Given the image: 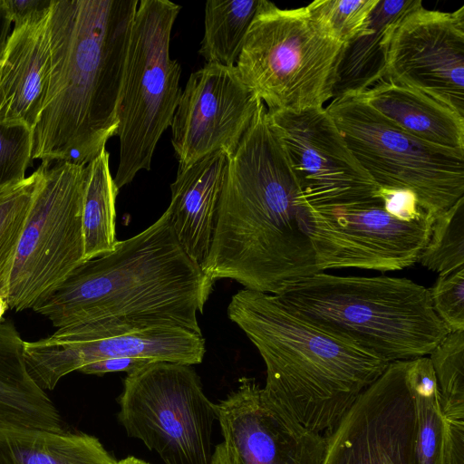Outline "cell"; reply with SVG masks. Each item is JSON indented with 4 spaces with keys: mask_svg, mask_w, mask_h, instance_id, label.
I'll return each instance as SVG.
<instances>
[{
    "mask_svg": "<svg viewBox=\"0 0 464 464\" xmlns=\"http://www.w3.org/2000/svg\"><path fill=\"white\" fill-rule=\"evenodd\" d=\"M378 197L383 208L399 219L412 221L432 217L422 209L417 196L411 190L379 187Z\"/></svg>",
    "mask_w": 464,
    "mask_h": 464,
    "instance_id": "33",
    "label": "cell"
},
{
    "mask_svg": "<svg viewBox=\"0 0 464 464\" xmlns=\"http://www.w3.org/2000/svg\"><path fill=\"white\" fill-rule=\"evenodd\" d=\"M358 95L407 133L433 145L464 151V117L432 97L388 80Z\"/></svg>",
    "mask_w": 464,
    "mask_h": 464,
    "instance_id": "21",
    "label": "cell"
},
{
    "mask_svg": "<svg viewBox=\"0 0 464 464\" xmlns=\"http://www.w3.org/2000/svg\"><path fill=\"white\" fill-rule=\"evenodd\" d=\"M260 0H209L199 54L208 63L236 66Z\"/></svg>",
    "mask_w": 464,
    "mask_h": 464,
    "instance_id": "26",
    "label": "cell"
},
{
    "mask_svg": "<svg viewBox=\"0 0 464 464\" xmlns=\"http://www.w3.org/2000/svg\"><path fill=\"white\" fill-rule=\"evenodd\" d=\"M94 436L34 430H0V464H117Z\"/></svg>",
    "mask_w": 464,
    "mask_h": 464,
    "instance_id": "23",
    "label": "cell"
},
{
    "mask_svg": "<svg viewBox=\"0 0 464 464\" xmlns=\"http://www.w3.org/2000/svg\"><path fill=\"white\" fill-rule=\"evenodd\" d=\"M214 282L185 252L165 211L113 251L83 261L32 309L74 341L155 328L202 335L198 314Z\"/></svg>",
    "mask_w": 464,
    "mask_h": 464,
    "instance_id": "1",
    "label": "cell"
},
{
    "mask_svg": "<svg viewBox=\"0 0 464 464\" xmlns=\"http://www.w3.org/2000/svg\"><path fill=\"white\" fill-rule=\"evenodd\" d=\"M150 362H154L149 359L117 357L108 358L104 360L91 362L79 370L85 374L102 375L109 372H132Z\"/></svg>",
    "mask_w": 464,
    "mask_h": 464,
    "instance_id": "34",
    "label": "cell"
},
{
    "mask_svg": "<svg viewBox=\"0 0 464 464\" xmlns=\"http://www.w3.org/2000/svg\"><path fill=\"white\" fill-rule=\"evenodd\" d=\"M50 72L48 7L14 24L0 51V125L32 131L44 105Z\"/></svg>",
    "mask_w": 464,
    "mask_h": 464,
    "instance_id": "18",
    "label": "cell"
},
{
    "mask_svg": "<svg viewBox=\"0 0 464 464\" xmlns=\"http://www.w3.org/2000/svg\"><path fill=\"white\" fill-rule=\"evenodd\" d=\"M7 309H9L8 304H7V299H5L4 297H0V321L2 319L3 314H5V312Z\"/></svg>",
    "mask_w": 464,
    "mask_h": 464,
    "instance_id": "38",
    "label": "cell"
},
{
    "mask_svg": "<svg viewBox=\"0 0 464 464\" xmlns=\"http://www.w3.org/2000/svg\"><path fill=\"white\" fill-rule=\"evenodd\" d=\"M276 295L295 316L388 362L428 356L449 333L429 289L408 278L321 271Z\"/></svg>",
    "mask_w": 464,
    "mask_h": 464,
    "instance_id": "5",
    "label": "cell"
},
{
    "mask_svg": "<svg viewBox=\"0 0 464 464\" xmlns=\"http://www.w3.org/2000/svg\"><path fill=\"white\" fill-rule=\"evenodd\" d=\"M343 47L305 7L260 0L236 68L269 112L319 108L333 99Z\"/></svg>",
    "mask_w": 464,
    "mask_h": 464,
    "instance_id": "6",
    "label": "cell"
},
{
    "mask_svg": "<svg viewBox=\"0 0 464 464\" xmlns=\"http://www.w3.org/2000/svg\"><path fill=\"white\" fill-rule=\"evenodd\" d=\"M428 289L433 310L449 333L464 331V266L440 275Z\"/></svg>",
    "mask_w": 464,
    "mask_h": 464,
    "instance_id": "32",
    "label": "cell"
},
{
    "mask_svg": "<svg viewBox=\"0 0 464 464\" xmlns=\"http://www.w3.org/2000/svg\"><path fill=\"white\" fill-rule=\"evenodd\" d=\"M86 166L42 161L10 278L7 304L32 309L84 261Z\"/></svg>",
    "mask_w": 464,
    "mask_h": 464,
    "instance_id": "9",
    "label": "cell"
},
{
    "mask_svg": "<svg viewBox=\"0 0 464 464\" xmlns=\"http://www.w3.org/2000/svg\"><path fill=\"white\" fill-rule=\"evenodd\" d=\"M24 341L13 324L0 321V430L65 431L60 412L30 374Z\"/></svg>",
    "mask_w": 464,
    "mask_h": 464,
    "instance_id": "20",
    "label": "cell"
},
{
    "mask_svg": "<svg viewBox=\"0 0 464 464\" xmlns=\"http://www.w3.org/2000/svg\"><path fill=\"white\" fill-rule=\"evenodd\" d=\"M406 373L414 403L418 464H442L444 419L429 356L407 360Z\"/></svg>",
    "mask_w": 464,
    "mask_h": 464,
    "instance_id": "25",
    "label": "cell"
},
{
    "mask_svg": "<svg viewBox=\"0 0 464 464\" xmlns=\"http://www.w3.org/2000/svg\"><path fill=\"white\" fill-rule=\"evenodd\" d=\"M181 9L168 0H141L132 21L117 105L118 189L150 170L162 133L181 95V69L169 55L170 34Z\"/></svg>",
    "mask_w": 464,
    "mask_h": 464,
    "instance_id": "7",
    "label": "cell"
},
{
    "mask_svg": "<svg viewBox=\"0 0 464 464\" xmlns=\"http://www.w3.org/2000/svg\"><path fill=\"white\" fill-rule=\"evenodd\" d=\"M421 5L420 0L378 1L365 28L343 47L334 78L333 99L346 94H360L384 80L392 27L406 13Z\"/></svg>",
    "mask_w": 464,
    "mask_h": 464,
    "instance_id": "22",
    "label": "cell"
},
{
    "mask_svg": "<svg viewBox=\"0 0 464 464\" xmlns=\"http://www.w3.org/2000/svg\"><path fill=\"white\" fill-rule=\"evenodd\" d=\"M262 103L236 66L207 63L191 73L170 125L179 166L217 151L230 155Z\"/></svg>",
    "mask_w": 464,
    "mask_h": 464,
    "instance_id": "15",
    "label": "cell"
},
{
    "mask_svg": "<svg viewBox=\"0 0 464 464\" xmlns=\"http://www.w3.org/2000/svg\"><path fill=\"white\" fill-rule=\"evenodd\" d=\"M110 155L104 149L86 165V188L82 210L84 261L114 250L115 201L119 189L110 169Z\"/></svg>",
    "mask_w": 464,
    "mask_h": 464,
    "instance_id": "24",
    "label": "cell"
},
{
    "mask_svg": "<svg viewBox=\"0 0 464 464\" xmlns=\"http://www.w3.org/2000/svg\"><path fill=\"white\" fill-rule=\"evenodd\" d=\"M139 0H53L51 72L31 160L86 166L117 136V105Z\"/></svg>",
    "mask_w": 464,
    "mask_h": 464,
    "instance_id": "3",
    "label": "cell"
},
{
    "mask_svg": "<svg viewBox=\"0 0 464 464\" xmlns=\"http://www.w3.org/2000/svg\"><path fill=\"white\" fill-rule=\"evenodd\" d=\"M117 464H150V463H148L144 460H141L140 459L130 456V457H127V458L120 460L119 462H117Z\"/></svg>",
    "mask_w": 464,
    "mask_h": 464,
    "instance_id": "37",
    "label": "cell"
},
{
    "mask_svg": "<svg viewBox=\"0 0 464 464\" xmlns=\"http://www.w3.org/2000/svg\"><path fill=\"white\" fill-rule=\"evenodd\" d=\"M10 24L0 14V51L8 38ZM31 134L24 127L0 125V187L25 178L31 160Z\"/></svg>",
    "mask_w": 464,
    "mask_h": 464,
    "instance_id": "31",
    "label": "cell"
},
{
    "mask_svg": "<svg viewBox=\"0 0 464 464\" xmlns=\"http://www.w3.org/2000/svg\"><path fill=\"white\" fill-rule=\"evenodd\" d=\"M306 208L285 148L262 103L227 156L203 272L213 281L228 278L272 295L320 272Z\"/></svg>",
    "mask_w": 464,
    "mask_h": 464,
    "instance_id": "2",
    "label": "cell"
},
{
    "mask_svg": "<svg viewBox=\"0 0 464 464\" xmlns=\"http://www.w3.org/2000/svg\"><path fill=\"white\" fill-rule=\"evenodd\" d=\"M325 109L379 187L411 190L434 218L464 198V151L407 133L358 94L334 98Z\"/></svg>",
    "mask_w": 464,
    "mask_h": 464,
    "instance_id": "8",
    "label": "cell"
},
{
    "mask_svg": "<svg viewBox=\"0 0 464 464\" xmlns=\"http://www.w3.org/2000/svg\"><path fill=\"white\" fill-rule=\"evenodd\" d=\"M216 406L223 442L236 464H322L326 437L271 402L254 379H240Z\"/></svg>",
    "mask_w": 464,
    "mask_h": 464,
    "instance_id": "16",
    "label": "cell"
},
{
    "mask_svg": "<svg viewBox=\"0 0 464 464\" xmlns=\"http://www.w3.org/2000/svg\"><path fill=\"white\" fill-rule=\"evenodd\" d=\"M191 366L154 362L124 380L119 420L165 464H211L217 406Z\"/></svg>",
    "mask_w": 464,
    "mask_h": 464,
    "instance_id": "10",
    "label": "cell"
},
{
    "mask_svg": "<svg viewBox=\"0 0 464 464\" xmlns=\"http://www.w3.org/2000/svg\"><path fill=\"white\" fill-rule=\"evenodd\" d=\"M267 116L285 148L306 206L330 210L382 202L379 186L325 108L267 111Z\"/></svg>",
    "mask_w": 464,
    "mask_h": 464,
    "instance_id": "11",
    "label": "cell"
},
{
    "mask_svg": "<svg viewBox=\"0 0 464 464\" xmlns=\"http://www.w3.org/2000/svg\"><path fill=\"white\" fill-rule=\"evenodd\" d=\"M379 0H323L305 6L308 14L343 45L366 26Z\"/></svg>",
    "mask_w": 464,
    "mask_h": 464,
    "instance_id": "30",
    "label": "cell"
},
{
    "mask_svg": "<svg viewBox=\"0 0 464 464\" xmlns=\"http://www.w3.org/2000/svg\"><path fill=\"white\" fill-rule=\"evenodd\" d=\"M51 4L52 0H0V14L17 24L34 13L50 7Z\"/></svg>",
    "mask_w": 464,
    "mask_h": 464,
    "instance_id": "35",
    "label": "cell"
},
{
    "mask_svg": "<svg viewBox=\"0 0 464 464\" xmlns=\"http://www.w3.org/2000/svg\"><path fill=\"white\" fill-rule=\"evenodd\" d=\"M384 80L417 90L464 117V6L452 12L423 5L392 27Z\"/></svg>",
    "mask_w": 464,
    "mask_h": 464,
    "instance_id": "14",
    "label": "cell"
},
{
    "mask_svg": "<svg viewBox=\"0 0 464 464\" xmlns=\"http://www.w3.org/2000/svg\"><path fill=\"white\" fill-rule=\"evenodd\" d=\"M429 358L444 420L464 421V331L448 333Z\"/></svg>",
    "mask_w": 464,
    "mask_h": 464,
    "instance_id": "28",
    "label": "cell"
},
{
    "mask_svg": "<svg viewBox=\"0 0 464 464\" xmlns=\"http://www.w3.org/2000/svg\"><path fill=\"white\" fill-rule=\"evenodd\" d=\"M205 352L203 336L183 328L148 329L89 341L53 333L24 343L28 371L44 391L53 390L63 376L100 360L130 357L193 365L202 362Z\"/></svg>",
    "mask_w": 464,
    "mask_h": 464,
    "instance_id": "17",
    "label": "cell"
},
{
    "mask_svg": "<svg viewBox=\"0 0 464 464\" xmlns=\"http://www.w3.org/2000/svg\"><path fill=\"white\" fill-rule=\"evenodd\" d=\"M38 172L0 187V297L7 299L18 244L26 224Z\"/></svg>",
    "mask_w": 464,
    "mask_h": 464,
    "instance_id": "27",
    "label": "cell"
},
{
    "mask_svg": "<svg viewBox=\"0 0 464 464\" xmlns=\"http://www.w3.org/2000/svg\"><path fill=\"white\" fill-rule=\"evenodd\" d=\"M227 163L226 152L211 153L179 166L170 185L171 200L166 209L169 223L185 252L199 266L209 250Z\"/></svg>",
    "mask_w": 464,
    "mask_h": 464,
    "instance_id": "19",
    "label": "cell"
},
{
    "mask_svg": "<svg viewBox=\"0 0 464 464\" xmlns=\"http://www.w3.org/2000/svg\"><path fill=\"white\" fill-rule=\"evenodd\" d=\"M407 360L388 364L326 436L322 464H418Z\"/></svg>",
    "mask_w": 464,
    "mask_h": 464,
    "instance_id": "13",
    "label": "cell"
},
{
    "mask_svg": "<svg viewBox=\"0 0 464 464\" xmlns=\"http://www.w3.org/2000/svg\"><path fill=\"white\" fill-rule=\"evenodd\" d=\"M227 315L266 364L264 395L325 437L390 363L295 316L276 295L243 288Z\"/></svg>",
    "mask_w": 464,
    "mask_h": 464,
    "instance_id": "4",
    "label": "cell"
},
{
    "mask_svg": "<svg viewBox=\"0 0 464 464\" xmlns=\"http://www.w3.org/2000/svg\"><path fill=\"white\" fill-rule=\"evenodd\" d=\"M433 217L399 219L382 202L330 210L307 206L306 228L318 270L361 268L380 272L417 262L428 242Z\"/></svg>",
    "mask_w": 464,
    "mask_h": 464,
    "instance_id": "12",
    "label": "cell"
},
{
    "mask_svg": "<svg viewBox=\"0 0 464 464\" xmlns=\"http://www.w3.org/2000/svg\"><path fill=\"white\" fill-rule=\"evenodd\" d=\"M211 464H236L234 457L224 442L219 443L212 455Z\"/></svg>",
    "mask_w": 464,
    "mask_h": 464,
    "instance_id": "36",
    "label": "cell"
},
{
    "mask_svg": "<svg viewBox=\"0 0 464 464\" xmlns=\"http://www.w3.org/2000/svg\"><path fill=\"white\" fill-rule=\"evenodd\" d=\"M417 262L439 275L464 266V198L434 218Z\"/></svg>",
    "mask_w": 464,
    "mask_h": 464,
    "instance_id": "29",
    "label": "cell"
}]
</instances>
